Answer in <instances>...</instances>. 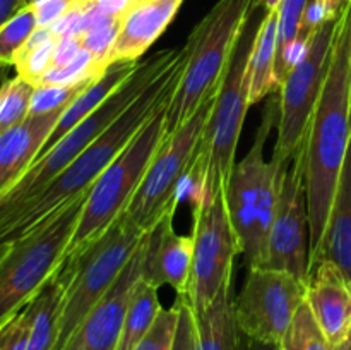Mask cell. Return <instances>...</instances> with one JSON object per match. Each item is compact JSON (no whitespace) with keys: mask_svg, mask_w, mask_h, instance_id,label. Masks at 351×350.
Returning a JSON list of instances; mask_svg holds the SVG:
<instances>
[{"mask_svg":"<svg viewBox=\"0 0 351 350\" xmlns=\"http://www.w3.org/2000/svg\"><path fill=\"white\" fill-rule=\"evenodd\" d=\"M350 48L351 3H345L338 17L328 75L312 113L304 144L308 270L322 246L339 172L345 163L351 137Z\"/></svg>","mask_w":351,"mask_h":350,"instance_id":"obj_1","label":"cell"},{"mask_svg":"<svg viewBox=\"0 0 351 350\" xmlns=\"http://www.w3.org/2000/svg\"><path fill=\"white\" fill-rule=\"evenodd\" d=\"M187 50L180 47L173 64L53 180L0 215V247L19 239L57 213L62 206L91 191V185L113 158L127 146L154 110L170 100L185 69Z\"/></svg>","mask_w":351,"mask_h":350,"instance_id":"obj_2","label":"cell"},{"mask_svg":"<svg viewBox=\"0 0 351 350\" xmlns=\"http://www.w3.org/2000/svg\"><path fill=\"white\" fill-rule=\"evenodd\" d=\"M259 5L261 0H218L189 34L185 69L167 108V136L219 91L247 23Z\"/></svg>","mask_w":351,"mask_h":350,"instance_id":"obj_3","label":"cell"},{"mask_svg":"<svg viewBox=\"0 0 351 350\" xmlns=\"http://www.w3.org/2000/svg\"><path fill=\"white\" fill-rule=\"evenodd\" d=\"M144 237L146 232L137 229L122 213L95 242L62 261L57 277L64 287V297L57 340L51 350L67 349L89 312L105 297Z\"/></svg>","mask_w":351,"mask_h":350,"instance_id":"obj_4","label":"cell"},{"mask_svg":"<svg viewBox=\"0 0 351 350\" xmlns=\"http://www.w3.org/2000/svg\"><path fill=\"white\" fill-rule=\"evenodd\" d=\"M280 117V95L271 93L249 153L233 167L226 185L230 222L249 268H266L269 259V233L278 198L281 168L264 160V146L274 120Z\"/></svg>","mask_w":351,"mask_h":350,"instance_id":"obj_5","label":"cell"},{"mask_svg":"<svg viewBox=\"0 0 351 350\" xmlns=\"http://www.w3.org/2000/svg\"><path fill=\"white\" fill-rule=\"evenodd\" d=\"M89 192L41 225L0 247V328L19 314L57 273Z\"/></svg>","mask_w":351,"mask_h":350,"instance_id":"obj_6","label":"cell"},{"mask_svg":"<svg viewBox=\"0 0 351 350\" xmlns=\"http://www.w3.org/2000/svg\"><path fill=\"white\" fill-rule=\"evenodd\" d=\"M171 100V98H170ZM170 100L161 103L147 122L113 158L91 185L74 233L65 247L64 259L95 242L125 211L130 199L143 182L154 154L167 137V108Z\"/></svg>","mask_w":351,"mask_h":350,"instance_id":"obj_7","label":"cell"},{"mask_svg":"<svg viewBox=\"0 0 351 350\" xmlns=\"http://www.w3.org/2000/svg\"><path fill=\"white\" fill-rule=\"evenodd\" d=\"M180 48L161 50L143 60L132 75L99 106L86 117L51 150L38 156L27 170L0 194V215L33 196L69 167L86 148L95 143L177 58Z\"/></svg>","mask_w":351,"mask_h":350,"instance_id":"obj_8","label":"cell"},{"mask_svg":"<svg viewBox=\"0 0 351 350\" xmlns=\"http://www.w3.org/2000/svg\"><path fill=\"white\" fill-rule=\"evenodd\" d=\"M218 93L209 96L184 126L165 137L143 182L123 211V216L143 232H151L165 213L180 202Z\"/></svg>","mask_w":351,"mask_h":350,"instance_id":"obj_9","label":"cell"},{"mask_svg":"<svg viewBox=\"0 0 351 350\" xmlns=\"http://www.w3.org/2000/svg\"><path fill=\"white\" fill-rule=\"evenodd\" d=\"M254 36H250L245 30L240 38L202 136L197 161L206 172L204 199L211 198L216 192L225 191L230 174L235 167L240 132L250 106L247 71H249Z\"/></svg>","mask_w":351,"mask_h":350,"instance_id":"obj_10","label":"cell"},{"mask_svg":"<svg viewBox=\"0 0 351 350\" xmlns=\"http://www.w3.org/2000/svg\"><path fill=\"white\" fill-rule=\"evenodd\" d=\"M336 26L338 19L324 23L312 33L305 55L280 86L278 139L273 153V161L280 168L290 163L305 144L308 124L329 71Z\"/></svg>","mask_w":351,"mask_h":350,"instance_id":"obj_11","label":"cell"},{"mask_svg":"<svg viewBox=\"0 0 351 350\" xmlns=\"http://www.w3.org/2000/svg\"><path fill=\"white\" fill-rule=\"evenodd\" d=\"M194 213V261L189 287V302L194 314L204 311L233 278V261L242 254L230 222L226 189L192 205Z\"/></svg>","mask_w":351,"mask_h":350,"instance_id":"obj_12","label":"cell"},{"mask_svg":"<svg viewBox=\"0 0 351 350\" xmlns=\"http://www.w3.org/2000/svg\"><path fill=\"white\" fill-rule=\"evenodd\" d=\"M305 292L307 283L287 271L249 268L245 283L233 302L242 335L266 345H280L305 302Z\"/></svg>","mask_w":351,"mask_h":350,"instance_id":"obj_13","label":"cell"},{"mask_svg":"<svg viewBox=\"0 0 351 350\" xmlns=\"http://www.w3.org/2000/svg\"><path fill=\"white\" fill-rule=\"evenodd\" d=\"M271 270L287 271L308 283V211L304 148L278 175V198L269 233Z\"/></svg>","mask_w":351,"mask_h":350,"instance_id":"obj_14","label":"cell"},{"mask_svg":"<svg viewBox=\"0 0 351 350\" xmlns=\"http://www.w3.org/2000/svg\"><path fill=\"white\" fill-rule=\"evenodd\" d=\"M147 237L149 232L65 350H117L130 297L143 273Z\"/></svg>","mask_w":351,"mask_h":350,"instance_id":"obj_15","label":"cell"},{"mask_svg":"<svg viewBox=\"0 0 351 350\" xmlns=\"http://www.w3.org/2000/svg\"><path fill=\"white\" fill-rule=\"evenodd\" d=\"M177 206H171L149 232L141 278L158 288L168 285L177 295L187 297L194 261V237L192 233L180 235L175 232L173 216Z\"/></svg>","mask_w":351,"mask_h":350,"instance_id":"obj_16","label":"cell"},{"mask_svg":"<svg viewBox=\"0 0 351 350\" xmlns=\"http://www.w3.org/2000/svg\"><path fill=\"white\" fill-rule=\"evenodd\" d=\"M305 302L329 345L351 328V283L331 261H321L308 275Z\"/></svg>","mask_w":351,"mask_h":350,"instance_id":"obj_17","label":"cell"},{"mask_svg":"<svg viewBox=\"0 0 351 350\" xmlns=\"http://www.w3.org/2000/svg\"><path fill=\"white\" fill-rule=\"evenodd\" d=\"M184 0H143L123 19L117 40L110 50L108 65L112 62H139L147 48L163 34L173 21Z\"/></svg>","mask_w":351,"mask_h":350,"instance_id":"obj_18","label":"cell"},{"mask_svg":"<svg viewBox=\"0 0 351 350\" xmlns=\"http://www.w3.org/2000/svg\"><path fill=\"white\" fill-rule=\"evenodd\" d=\"M65 108L29 113L23 124L0 134V194L36 160Z\"/></svg>","mask_w":351,"mask_h":350,"instance_id":"obj_19","label":"cell"},{"mask_svg":"<svg viewBox=\"0 0 351 350\" xmlns=\"http://www.w3.org/2000/svg\"><path fill=\"white\" fill-rule=\"evenodd\" d=\"M321 261L336 264L351 283V137L332 198L328 229L319 254L311 263L308 275Z\"/></svg>","mask_w":351,"mask_h":350,"instance_id":"obj_20","label":"cell"},{"mask_svg":"<svg viewBox=\"0 0 351 350\" xmlns=\"http://www.w3.org/2000/svg\"><path fill=\"white\" fill-rule=\"evenodd\" d=\"M139 64L141 62L129 60L112 62V64L105 69V72H103L98 79H95V81H93L91 84H89L88 88H86L84 91H82L81 95L64 110V113H62L60 119H58L57 126L53 127V130H51V134L48 136L47 143L43 144V148H41L38 156H41V154L47 153L48 150H51L62 137L67 136V134L71 132L75 126H79L86 117H89L95 110H98L99 106H101L103 103H105L106 100H108L110 96H112L113 93H115L117 89L134 74V72H136Z\"/></svg>","mask_w":351,"mask_h":350,"instance_id":"obj_21","label":"cell"},{"mask_svg":"<svg viewBox=\"0 0 351 350\" xmlns=\"http://www.w3.org/2000/svg\"><path fill=\"white\" fill-rule=\"evenodd\" d=\"M232 280L218 292L204 311L195 314L197 350H243V335L235 319Z\"/></svg>","mask_w":351,"mask_h":350,"instance_id":"obj_22","label":"cell"},{"mask_svg":"<svg viewBox=\"0 0 351 350\" xmlns=\"http://www.w3.org/2000/svg\"><path fill=\"white\" fill-rule=\"evenodd\" d=\"M278 57V7L266 10L254 36L249 58V102L256 105L278 89L274 67Z\"/></svg>","mask_w":351,"mask_h":350,"instance_id":"obj_23","label":"cell"},{"mask_svg":"<svg viewBox=\"0 0 351 350\" xmlns=\"http://www.w3.org/2000/svg\"><path fill=\"white\" fill-rule=\"evenodd\" d=\"M160 311L158 287L139 278L130 297L129 307H127L117 350H134V347L149 331Z\"/></svg>","mask_w":351,"mask_h":350,"instance_id":"obj_24","label":"cell"},{"mask_svg":"<svg viewBox=\"0 0 351 350\" xmlns=\"http://www.w3.org/2000/svg\"><path fill=\"white\" fill-rule=\"evenodd\" d=\"M58 40L60 38L55 36L48 27H36L14 60L17 75L33 86L40 84L43 75L53 67Z\"/></svg>","mask_w":351,"mask_h":350,"instance_id":"obj_25","label":"cell"},{"mask_svg":"<svg viewBox=\"0 0 351 350\" xmlns=\"http://www.w3.org/2000/svg\"><path fill=\"white\" fill-rule=\"evenodd\" d=\"M34 88L36 86L19 75L7 79L0 89V134L19 126L27 119Z\"/></svg>","mask_w":351,"mask_h":350,"instance_id":"obj_26","label":"cell"},{"mask_svg":"<svg viewBox=\"0 0 351 350\" xmlns=\"http://www.w3.org/2000/svg\"><path fill=\"white\" fill-rule=\"evenodd\" d=\"M278 350H331V345L326 340L307 302L298 307L287 335L278 345Z\"/></svg>","mask_w":351,"mask_h":350,"instance_id":"obj_27","label":"cell"},{"mask_svg":"<svg viewBox=\"0 0 351 350\" xmlns=\"http://www.w3.org/2000/svg\"><path fill=\"white\" fill-rule=\"evenodd\" d=\"M36 27V14L33 7L27 3L12 21H9L0 30V65L2 67L14 65L17 54L26 45Z\"/></svg>","mask_w":351,"mask_h":350,"instance_id":"obj_28","label":"cell"},{"mask_svg":"<svg viewBox=\"0 0 351 350\" xmlns=\"http://www.w3.org/2000/svg\"><path fill=\"white\" fill-rule=\"evenodd\" d=\"M178 316H180V302L178 299L171 307L163 309L158 312L156 321L149 328V331L143 336L134 350H171L177 333Z\"/></svg>","mask_w":351,"mask_h":350,"instance_id":"obj_29","label":"cell"},{"mask_svg":"<svg viewBox=\"0 0 351 350\" xmlns=\"http://www.w3.org/2000/svg\"><path fill=\"white\" fill-rule=\"evenodd\" d=\"M93 81L75 86H36L31 100L29 113H47L71 105Z\"/></svg>","mask_w":351,"mask_h":350,"instance_id":"obj_30","label":"cell"},{"mask_svg":"<svg viewBox=\"0 0 351 350\" xmlns=\"http://www.w3.org/2000/svg\"><path fill=\"white\" fill-rule=\"evenodd\" d=\"M307 2L308 0H281L278 5V57L297 40Z\"/></svg>","mask_w":351,"mask_h":350,"instance_id":"obj_31","label":"cell"},{"mask_svg":"<svg viewBox=\"0 0 351 350\" xmlns=\"http://www.w3.org/2000/svg\"><path fill=\"white\" fill-rule=\"evenodd\" d=\"M122 19H106L105 23L93 27L91 31H88V33L81 38L82 48L91 51L93 57H95L96 60L108 65L106 58H108L110 50H112L113 43H115L117 34H119L120 27H122Z\"/></svg>","mask_w":351,"mask_h":350,"instance_id":"obj_32","label":"cell"},{"mask_svg":"<svg viewBox=\"0 0 351 350\" xmlns=\"http://www.w3.org/2000/svg\"><path fill=\"white\" fill-rule=\"evenodd\" d=\"M31 331L29 309L26 307L0 328V350H27Z\"/></svg>","mask_w":351,"mask_h":350,"instance_id":"obj_33","label":"cell"},{"mask_svg":"<svg viewBox=\"0 0 351 350\" xmlns=\"http://www.w3.org/2000/svg\"><path fill=\"white\" fill-rule=\"evenodd\" d=\"M177 299L180 302V316H178L177 333L171 350H197V326H195V314L191 307V302L184 295H178Z\"/></svg>","mask_w":351,"mask_h":350,"instance_id":"obj_34","label":"cell"},{"mask_svg":"<svg viewBox=\"0 0 351 350\" xmlns=\"http://www.w3.org/2000/svg\"><path fill=\"white\" fill-rule=\"evenodd\" d=\"M82 50V40L74 34H67L58 40L57 51H55L53 67H60V65H67L69 62L74 60L77 57L79 51Z\"/></svg>","mask_w":351,"mask_h":350,"instance_id":"obj_35","label":"cell"},{"mask_svg":"<svg viewBox=\"0 0 351 350\" xmlns=\"http://www.w3.org/2000/svg\"><path fill=\"white\" fill-rule=\"evenodd\" d=\"M27 3L29 0H0V30L9 21H12Z\"/></svg>","mask_w":351,"mask_h":350,"instance_id":"obj_36","label":"cell"},{"mask_svg":"<svg viewBox=\"0 0 351 350\" xmlns=\"http://www.w3.org/2000/svg\"><path fill=\"white\" fill-rule=\"evenodd\" d=\"M243 350H278V345H266V343L254 342L243 336Z\"/></svg>","mask_w":351,"mask_h":350,"instance_id":"obj_37","label":"cell"},{"mask_svg":"<svg viewBox=\"0 0 351 350\" xmlns=\"http://www.w3.org/2000/svg\"><path fill=\"white\" fill-rule=\"evenodd\" d=\"M331 350H351V328L338 343L331 345Z\"/></svg>","mask_w":351,"mask_h":350,"instance_id":"obj_38","label":"cell"},{"mask_svg":"<svg viewBox=\"0 0 351 350\" xmlns=\"http://www.w3.org/2000/svg\"><path fill=\"white\" fill-rule=\"evenodd\" d=\"M281 0H261V5L264 7L266 10H271V9H276L278 5H280Z\"/></svg>","mask_w":351,"mask_h":350,"instance_id":"obj_39","label":"cell"},{"mask_svg":"<svg viewBox=\"0 0 351 350\" xmlns=\"http://www.w3.org/2000/svg\"><path fill=\"white\" fill-rule=\"evenodd\" d=\"M7 79H9V67H2V65H0V89L5 84Z\"/></svg>","mask_w":351,"mask_h":350,"instance_id":"obj_40","label":"cell"},{"mask_svg":"<svg viewBox=\"0 0 351 350\" xmlns=\"http://www.w3.org/2000/svg\"><path fill=\"white\" fill-rule=\"evenodd\" d=\"M350 98H351V48H350Z\"/></svg>","mask_w":351,"mask_h":350,"instance_id":"obj_41","label":"cell"},{"mask_svg":"<svg viewBox=\"0 0 351 350\" xmlns=\"http://www.w3.org/2000/svg\"><path fill=\"white\" fill-rule=\"evenodd\" d=\"M345 2H346V3H351V0H345Z\"/></svg>","mask_w":351,"mask_h":350,"instance_id":"obj_42","label":"cell"},{"mask_svg":"<svg viewBox=\"0 0 351 350\" xmlns=\"http://www.w3.org/2000/svg\"><path fill=\"white\" fill-rule=\"evenodd\" d=\"M137 2H143V0H137Z\"/></svg>","mask_w":351,"mask_h":350,"instance_id":"obj_43","label":"cell"}]
</instances>
